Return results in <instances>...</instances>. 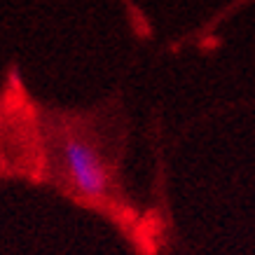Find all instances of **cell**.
<instances>
[{
    "mask_svg": "<svg viewBox=\"0 0 255 255\" xmlns=\"http://www.w3.org/2000/svg\"><path fill=\"white\" fill-rule=\"evenodd\" d=\"M56 164L66 185L78 197L87 201H106L110 197V171L106 157L87 136L75 131L61 133L56 143Z\"/></svg>",
    "mask_w": 255,
    "mask_h": 255,
    "instance_id": "1",
    "label": "cell"
}]
</instances>
